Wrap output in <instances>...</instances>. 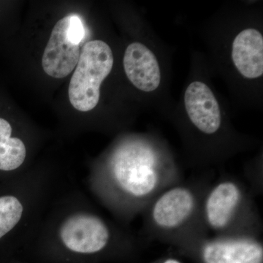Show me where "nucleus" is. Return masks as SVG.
I'll return each mask as SVG.
<instances>
[{"label":"nucleus","mask_w":263,"mask_h":263,"mask_svg":"<svg viewBox=\"0 0 263 263\" xmlns=\"http://www.w3.org/2000/svg\"><path fill=\"white\" fill-rule=\"evenodd\" d=\"M123 62L128 79L137 89L151 92L160 86V65L153 52L145 45L138 42L129 44Z\"/></svg>","instance_id":"obj_6"},{"label":"nucleus","mask_w":263,"mask_h":263,"mask_svg":"<svg viewBox=\"0 0 263 263\" xmlns=\"http://www.w3.org/2000/svg\"><path fill=\"white\" fill-rule=\"evenodd\" d=\"M164 263H181L179 261L176 260V259H167Z\"/></svg>","instance_id":"obj_13"},{"label":"nucleus","mask_w":263,"mask_h":263,"mask_svg":"<svg viewBox=\"0 0 263 263\" xmlns=\"http://www.w3.org/2000/svg\"><path fill=\"white\" fill-rule=\"evenodd\" d=\"M11 135L10 123L0 118V171H14L25 160L27 152L24 142Z\"/></svg>","instance_id":"obj_11"},{"label":"nucleus","mask_w":263,"mask_h":263,"mask_svg":"<svg viewBox=\"0 0 263 263\" xmlns=\"http://www.w3.org/2000/svg\"><path fill=\"white\" fill-rule=\"evenodd\" d=\"M69 22L70 15L55 24L43 53V70L54 79L70 75L80 57V43L76 42L69 32Z\"/></svg>","instance_id":"obj_4"},{"label":"nucleus","mask_w":263,"mask_h":263,"mask_svg":"<svg viewBox=\"0 0 263 263\" xmlns=\"http://www.w3.org/2000/svg\"><path fill=\"white\" fill-rule=\"evenodd\" d=\"M111 169L119 187L132 196L150 195L160 181L153 152L136 142L126 143L118 148L112 160Z\"/></svg>","instance_id":"obj_2"},{"label":"nucleus","mask_w":263,"mask_h":263,"mask_svg":"<svg viewBox=\"0 0 263 263\" xmlns=\"http://www.w3.org/2000/svg\"><path fill=\"white\" fill-rule=\"evenodd\" d=\"M62 245L72 254L94 255L108 245L110 233L97 216L87 214L70 216L62 223L60 231Z\"/></svg>","instance_id":"obj_3"},{"label":"nucleus","mask_w":263,"mask_h":263,"mask_svg":"<svg viewBox=\"0 0 263 263\" xmlns=\"http://www.w3.org/2000/svg\"><path fill=\"white\" fill-rule=\"evenodd\" d=\"M241 200L239 187L232 181L219 183L209 194L205 204V218L214 230L229 224Z\"/></svg>","instance_id":"obj_10"},{"label":"nucleus","mask_w":263,"mask_h":263,"mask_svg":"<svg viewBox=\"0 0 263 263\" xmlns=\"http://www.w3.org/2000/svg\"><path fill=\"white\" fill-rule=\"evenodd\" d=\"M205 263H262V246L248 238L214 240L204 246Z\"/></svg>","instance_id":"obj_8"},{"label":"nucleus","mask_w":263,"mask_h":263,"mask_svg":"<svg viewBox=\"0 0 263 263\" xmlns=\"http://www.w3.org/2000/svg\"><path fill=\"white\" fill-rule=\"evenodd\" d=\"M232 60L238 72L247 79L263 74V37L253 28L246 29L235 37L232 46Z\"/></svg>","instance_id":"obj_9"},{"label":"nucleus","mask_w":263,"mask_h":263,"mask_svg":"<svg viewBox=\"0 0 263 263\" xmlns=\"http://www.w3.org/2000/svg\"><path fill=\"white\" fill-rule=\"evenodd\" d=\"M195 207V197L188 189L178 186L167 190L156 201L152 219L164 230L179 228L190 217Z\"/></svg>","instance_id":"obj_7"},{"label":"nucleus","mask_w":263,"mask_h":263,"mask_svg":"<svg viewBox=\"0 0 263 263\" xmlns=\"http://www.w3.org/2000/svg\"><path fill=\"white\" fill-rule=\"evenodd\" d=\"M23 212V205L17 197H0V240L18 224Z\"/></svg>","instance_id":"obj_12"},{"label":"nucleus","mask_w":263,"mask_h":263,"mask_svg":"<svg viewBox=\"0 0 263 263\" xmlns=\"http://www.w3.org/2000/svg\"><path fill=\"white\" fill-rule=\"evenodd\" d=\"M113 65V52L106 43L95 40L84 45L69 85V99L74 108L87 112L97 106L100 86Z\"/></svg>","instance_id":"obj_1"},{"label":"nucleus","mask_w":263,"mask_h":263,"mask_svg":"<svg viewBox=\"0 0 263 263\" xmlns=\"http://www.w3.org/2000/svg\"><path fill=\"white\" fill-rule=\"evenodd\" d=\"M184 105L190 121L202 133H215L221 126L220 108L212 89L201 81L189 85Z\"/></svg>","instance_id":"obj_5"}]
</instances>
